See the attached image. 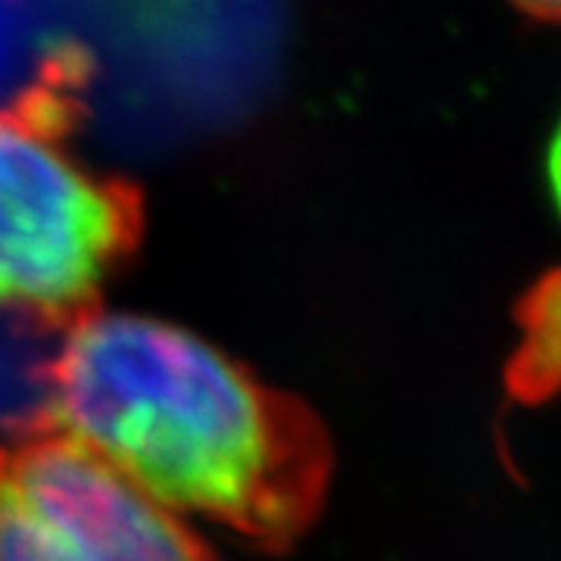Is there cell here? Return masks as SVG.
Instances as JSON below:
<instances>
[{"label": "cell", "instance_id": "obj_3", "mask_svg": "<svg viewBox=\"0 0 561 561\" xmlns=\"http://www.w3.org/2000/svg\"><path fill=\"white\" fill-rule=\"evenodd\" d=\"M0 561H216L94 449L38 415L0 440Z\"/></svg>", "mask_w": 561, "mask_h": 561}, {"label": "cell", "instance_id": "obj_1", "mask_svg": "<svg viewBox=\"0 0 561 561\" xmlns=\"http://www.w3.org/2000/svg\"><path fill=\"white\" fill-rule=\"evenodd\" d=\"M41 421L172 512L280 552L319 518L334 453L321 419L179 324L91 316L38 371Z\"/></svg>", "mask_w": 561, "mask_h": 561}, {"label": "cell", "instance_id": "obj_6", "mask_svg": "<svg viewBox=\"0 0 561 561\" xmlns=\"http://www.w3.org/2000/svg\"><path fill=\"white\" fill-rule=\"evenodd\" d=\"M549 184H552V197L559 203L561 213V122L552 135V144H549Z\"/></svg>", "mask_w": 561, "mask_h": 561}, {"label": "cell", "instance_id": "obj_5", "mask_svg": "<svg viewBox=\"0 0 561 561\" xmlns=\"http://www.w3.org/2000/svg\"><path fill=\"white\" fill-rule=\"evenodd\" d=\"M524 16L561 25V0H512Z\"/></svg>", "mask_w": 561, "mask_h": 561}, {"label": "cell", "instance_id": "obj_4", "mask_svg": "<svg viewBox=\"0 0 561 561\" xmlns=\"http://www.w3.org/2000/svg\"><path fill=\"white\" fill-rule=\"evenodd\" d=\"M522 346L508 365V387L524 402L561 390V272H552L524 297L518 309Z\"/></svg>", "mask_w": 561, "mask_h": 561}, {"label": "cell", "instance_id": "obj_2", "mask_svg": "<svg viewBox=\"0 0 561 561\" xmlns=\"http://www.w3.org/2000/svg\"><path fill=\"white\" fill-rule=\"evenodd\" d=\"M88 60L60 50L0 106V312L72 331L138 253L144 194L66 150L81 119Z\"/></svg>", "mask_w": 561, "mask_h": 561}]
</instances>
